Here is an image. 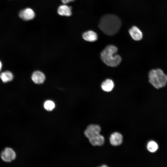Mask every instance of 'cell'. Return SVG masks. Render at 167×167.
Returning a JSON list of instances; mask_svg holds the SVG:
<instances>
[{"mask_svg":"<svg viewBox=\"0 0 167 167\" xmlns=\"http://www.w3.org/2000/svg\"><path fill=\"white\" fill-rule=\"evenodd\" d=\"M148 76L150 83L157 89L163 88L167 85V75L160 68L151 69Z\"/></svg>","mask_w":167,"mask_h":167,"instance_id":"obj_3","label":"cell"},{"mask_svg":"<svg viewBox=\"0 0 167 167\" xmlns=\"http://www.w3.org/2000/svg\"><path fill=\"white\" fill-rule=\"evenodd\" d=\"M3 67V64L2 62L0 60V73L2 71Z\"/></svg>","mask_w":167,"mask_h":167,"instance_id":"obj_18","label":"cell"},{"mask_svg":"<svg viewBox=\"0 0 167 167\" xmlns=\"http://www.w3.org/2000/svg\"><path fill=\"white\" fill-rule=\"evenodd\" d=\"M14 78V75L12 72L6 70L0 73V79L4 83L11 81Z\"/></svg>","mask_w":167,"mask_h":167,"instance_id":"obj_10","label":"cell"},{"mask_svg":"<svg viewBox=\"0 0 167 167\" xmlns=\"http://www.w3.org/2000/svg\"><path fill=\"white\" fill-rule=\"evenodd\" d=\"M118 49L115 46L109 45L106 46L101 53V58L102 61L107 66L116 67L120 63L122 59L117 54Z\"/></svg>","mask_w":167,"mask_h":167,"instance_id":"obj_2","label":"cell"},{"mask_svg":"<svg viewBox=\"0 0 167 167\" xmlns=\"http://www.w3.org/2000/svg\"><path fill=\"white\" fill-rule=\"evenodd\" d=\"M19 15L23 20L28 21L32 20L34 18L35 13L32 9L27 8L20 11L19 13Z\"/></svg>","mask_w":167,"mask_h":167,"instance_id":"obj_6","label":"cell"},{"mask_svg":"<svg viewBox=\"0 0 167 167\" xmlns=\"http://www.w3.org/2000/svg\"><path fill=\"white\" fill-rule=\"evenodd\" d=\"M58 13L62 16H70L72 14L71 7L65 4L62 5L58 7Z\"/></svg>","mask_w":167,"mask_h":167,"instance_id":"obj_13","label":"cell"},{"mask_svg":"<svg viewBox=\"0 0 167 167\" xmlns=\"http://www.w3.org/2000/svg\"><path fill=\"white\" fill-rule=\"evenodd\" d=\"M114 87L113 81L111 79H108L105 80L102 83L101 87L104 91L109 92L111 91Z\"/></svg>","mask_w":167,"mask_h":167,"instance_id":"obj_14","label":"cell"},{"mask_svg":"<svg viewBox=\"0 0 167 167\" xmlns=\"http://www.w3.org/2000/svg\"><path fill=\"white\" fill-rule=\"evenodd\" d=\"M97 167H109L105 165H101V166H99Z\"/></svg>","mask_w":167,"mask_h":167,"instance_id":"obj_19","label":"cell"},{"mask_svg":"<svg viewBox=\"0 0 167 167\" xmlns=\"http://www.w3.org/2000/svg\"><path fill=\"white\" fill-rule=\"evenodd\" d=\"M129 32L132 38L135 41H139L143 38L142 32L138 27L136 26H132L129 30Z\"/></svg>","mask_w":167,"mask_h":167,"instance_id":"obj_8","label":"cell"},{"mask_svg":"<svg viewBox=\"0 0 167 167\" xmlns=\"http://www.w3.org/2000/svg\"><path fill=\"white\" fill-rule=\"evenodd\" d=\"M147 148L149 152L153 153L156 152L158 150V145L156 141L153 140H150L148 143Z\"/></svg>","mask_w":167,"mask_h":167,"instance_id":"obj_15","label":"cell"},{"mask_svg":"<svg viewBox=\"0 0 167 167\" xmlns=\"http://www.w3.org/2000/svg\"><path fill=\"white\" fill-rule=\"evenodd\" d=\"M74 0H61V1L63 3L66 4L70 2H73Z\"/></svg>","mask_w":167,"mask_h":167,"instance_id":"obj_17","label":"cell"},{"mask_svg":"<svg viewBox=\"0 0 167 167\" xmlns=\"http://www.w3.org/2000/svg\"><path fill=\"white\" fill-rule=\"evenodd\" d=\"M55 106L54 103L50 100L46 101L44 104V107L48 111H51L54 109Z\"/></svg>","mask_w":167,"mask_h":167,"instance_id":"obj_16","label":"cell"},{"mask_svg":"<svg viewBox=\"0 0 167 167\" xmlns=\"http://www.w3.org/2000/svg\"><path fill=\"white\" fill-rule=\"evenodd\" d=\"M121 25V21L117 16L107 14L101 18L99 24L100 29L105 34L112 36L117 33Z\"/></svg>","mask_w":167,"mask_h":167,"instance_id":"obj_1","label":"cell"},{"mask_svg":"<svg viewBox=\"0 0 167 167\" xmlns=\"http://www.w3.org/2000/svg\"><path fill=\"white\" fill-rule=\"evenodd\" d=\"M0 156L4 161L10 162L15 159L16 154L13 149L10 147H6L2 151Z\"/></svg>","mask_w":167,"mask_h":167,"instance_id":"obj_4","label":"cell"},{"mask_svg":"<svg viewBox=\"0 0 167 167\" xmlns=\"http://www.w3.org/2000/svg\"><path fill=\"white\" fill-rule=\"evenodd\" d=\"M123 136L120 133L115 132L112 133L109 138V141L111 144L113 146L120 145L122 143Z\"/></svg>","mask_w":167,"mask_h":167,"instance_id":"obj_7","label":"cell"},{"mask_svg":"<svg viewBox=\"0 0 167 167\" xmlns=\"http://www.w3.org/2000/svg\"><path fill=\"white\" fill-rule=\"evenodd\" d=\"M31 79L35 83L40 84L44 82L45 77L44 74L42 72L40 71H36L32 73Z\"/></svg>","mask_w":167,"mask_h":167,"instance_id":"obj_9","label":"cell"},{"mask_svg":"<svg viewBox=\"0 0 167 167\" xmlns=\"http://www.w3.org/2000/svg\"><path fill=\"white\" fill-rule=\"evenodd\" d=\"M88 139L90 143L94 146H101L105 143L104 137L100 134Z\"/></svg>","mask_w":167,"mask_h":167,"instance_id":"obj_11","label":"cell"},{"mask_svg":"<svg viewBox=\"0 0 167 167\" xmlns=\"http://www.w3.org/2000/svg\"><path fill=\"white\" fill-rule=\"evenodd\" d=\"M82 37L85 40L89 42L95 41L98 38L96 33L92 30L88 31L84 33Z\"/></svg>","mask_w":167,"mask_h":167,"instance_id":"obj_12","label":"cell"},{"mask_svg":"<svg viewBox=\"0 0 167 167\" xmlns=\"http://www.w3.org/2000/svg\"><path fill=\"white\" fill-rule=\"evenodd\" d=\"M101 131V128L99 125L91 124L87 127L84 132V134L89 139L100 134Z\"/></svg>","mask_w":167,"mask_h":167,"instance_id":"obj_5","label":"cell"}]
</instances>
